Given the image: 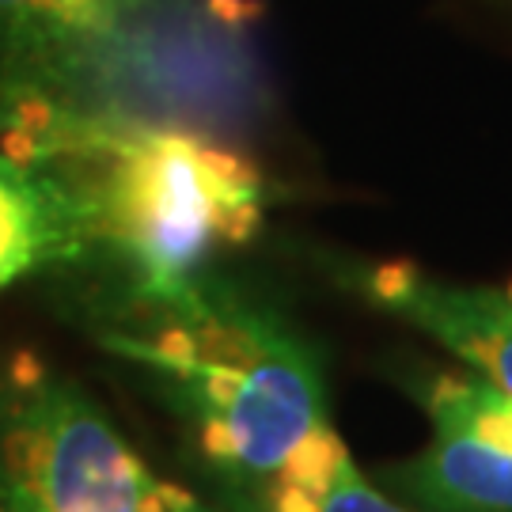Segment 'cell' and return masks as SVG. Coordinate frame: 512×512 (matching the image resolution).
<instances>
[{
	"label": "cell",
	"mask_w": 512,
	"mask_h": 512,
	"mask_svg": "<svg viewBox=\"0 0 512 512\" xmlns=\"http://www.w3.org/2000/svg\"><path fill=\"white\" fill-rule=\"evenodd\" d=\"M338 285L512 399V281H456L414 262H346Z\"/></svg>",
	"instance_id": "6"
},
{
	"label": "cell",
	"mask_w": 512,
	"mask_h": 512,
	"mask_svg": "<svg viewBox=\"0 0 512 512\" xmlns=\"http://www.w3.org/2000/svg\"><path fill=\"white\" fill-rule=\"evenodd\" d=\"M73 266H92L84 202L54 167L0 148V296Z\"/></svg>",
	"instance_id": "7"
},
{
	"label": "cell",
	"mask_w": 512,
	"mask_h": 512,
	"mask_svg": "<svg viewBox=\"0 0 512 512\" xmlns=\"http://www.w3.org/2000/svg\"><path fill=\"white\" fill-rule=\"evenodd\" d=\"M258 103L251 0H0V129L118 114L228 137Z\"/></svg>",
	"instance_id": "2"
},
{
	"label": "cell",
	"mask_w": 512,
	"mask_h": 512,
	"mask_svg": "<svg viewBox=\"0 0 512 512\" xmlns=\"http://www.w3.org/2000/svg\"><path fill=\"white\" fill-rule=\"evenodd\" d=\"M0 512H224L148 463L95 395L35 353L0 361Z\"/></svg>",
	"instance_id": "4"
},
{
	"label": "cell",
	"mask_w": 512,
	"mask_h": 512,
	"mask_svg": "<svg viewBox=\"0 0 512 512\" xmlns=\"http://www.w3.org/2000/svg\"><path fill=\"white\" fill-rule=\"evenodd\" d=\"M99 342L183 421L224 512H247L304 452L334 437L315 349L217 270L152 296H110Z\"/></svg>",
	"instance_id": "1"
},
{
	"label": "cell",
	"mask_w": 512,
	"mask_h": 512,
	"mask_svg": "<svg viewBox=\"0 0 512 512\" xmlns=\"http://www.w3.org/2000/svg\"><path fill=\"white\" fill-rule=\"evenodd\" d=\"M414 391L433 433L384 471L387 490L421 512H512V399L459 365Z\"/></svg>",
	"instance_id": "5"
},
{
	"label": "cell",
	"mask_w": 512,
	"mask_h": 512,
	"mask_svg": "<svg viewBox=\"0 0 512 512\" xmlns=\"http://www.w3.org/2000/svg\"><path fill=\"white\" fill-rule=\"evenodd\" d=\"M247 512H421L376 486L357 467L342 437L319 440L311 452L296 459L266 494Z\"/></svg>",
	"instance_id": "8"
},
{
	"label": "cell",
	"mask_w": 512,
	"mask_h": 512,
	"mask_svg": "<svg viewBox=\"0 0 512 512\" xmlns=\"http://www.w3.org/2000/svg\"><path fill=\"white\" fill-rule=\"evenodd\" d=\"M0 148L54 167L92 224V266L114 296H152L262 232L274 205L266 171L209 129L69 114L0 129Z\"/></svg>",
	"instance_id": "3"
}]
</instances>
